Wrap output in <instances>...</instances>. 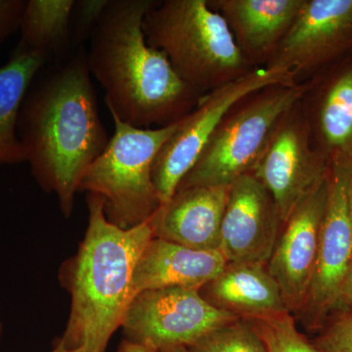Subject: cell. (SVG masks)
I'll use <instances>...</instances> for the list:
<instances>
[{"label":"cell","mask_w":352,"mask_h":352,"mask_svg":"<svg viewBox=\"0 0 352 352\" xmlns=\"http://www.w3.org/2000/svg\"><path fill=\"white\" fill-rule=\"evenodd\" d=\"M300 109L315 149L327 160H352V56L305 82Z\"/></svg>","instance_id":"14"},{"label":"cell","mask_w":352,"mask_h":352,"mask_svg":"<svg viewBox=\"0 0 352 352\" xmlns=\"http://www.w3.org/2000/svg\"><path fill=\"white\" fill-rule=\"evenodd\" d=\"M108 3L109 0H76L69 19L74 50L82 47L88 39L90 41Z\"/></svg>","instance_id":"23"},{"label":"cell","mask_w":352,"mask_h":352,"mask_svg":"<svg viewBox=\"0 0 352 352\" xmlns=\"http://www.w3.org/2000/svg\"><path fill=\"white\" fill-rule=\"evenodd\" d=\"M199 292L210 305L238 318H259L289 311L266 264L227 263L219 276Z\"/></svg>","instance_id":"18"},{"label":"cell","mask_w":352,"mask_h":352,"mask_svg":"<svg viewBox=\"0 0 352 352\" xmlns=\"http://www.w3.org/2000/svg\"><path fill=\"white\" fill-rule=\"evenodd\" d=\"M237 316L208 302L198 289L170 287L147 289L132 298L118 352H160L189 347Z\"/></svg>","instance_id":"7"},{"label":"cell","mask_w":352,"mask_h":352,"mask_svg":"<svg viewBox=\"0 0 352 352\" xmlns=\"http://www.w3.org/2000/svg\"><path fill=\"white\" fill-rule=\"evenodd\" d=\"M305 88V82L279 83L241 99L219 122L177 190L230 186L241 176L252 175L280 122L300 100Z\"/></svg>","instance_id":"6"},{"label":"cell","mask_w":352,"mask_h":352,"mask_svg":"<svg viewBox=\"0 0 352 352\" xmlns=\"http://www.w3.org/2000/svg\"><path fill=\"white\" fill-rule=\"evenodd\" d=\"M305 0H208L226 20L252 69L265 68L295 22Z\"/></svg>","instance_id":"15"},{"label":"cell","mask_w":352,"mask_h":352,"mask_svg":"<svg viewBox=\"0 0 352 352\" xmlns=\"http://www.w3.org/2000/svg\"><path fill=\"white\" fill-rule=\"evenodd\" d=\"M268 352H320L296 327L291 312L248 319Z\"/></svg>","instance_id":"21"},{"label":"cell","mask_w":352,"mask_h":352,"mask_svg":"<svg viewBox=\"0 0 352 352\" xmlns=\"http://www.w3.org/2000/svg\"><path fill=\"white\" fill-rule=\"evenodd\" d=\"M219 251H201L153 238L139 259L133 274L134 295L147 289H201L226 266Z\"/></svg>","instance_id":"17"},{"label":"cell","mask_w":352,"mask_h":352,"mask_svg":"<svg viewBox=\"0 0 352 352\" xmlns=\"http://www.w3.org/2000/svg\"><path fill=\"white\" fill-rule=\"evenodd\" d=\"M76 0H27L21 17L18 44L58 61L74 52L69 19Z\"/></svg>","instance_id":"20"},{"label":"cell","mask_w":352,"mask_h":352,"mask_svg":"<svg viewBox=\"0 0 352 352\" xmlns=\"http://www.w3.org/2000/svg\"><path fill=\"white\" fill-rule=\"evenodd\" d=\"M283 222L270 192L252 175L229 186L219 252L227 263L267 264Z\"/></svg>","instance_id":"13"},{"label":"cell","mask_w":352,"mask_h":352,"mask_svg":"<svg viewBox=\"0 0 352 352\" xmlns=\"http://www.w3.org/2000/svg\"><path fill=\"white\" fill-rule=\"evenodd\" d=\"M150 46L162 51L176 74L207 94L251 74L222 16L208 0L157 1L143 22Z\"/></svg>","instance_id":"4"},{"label":"cell","mask_w":352,"mask_h":352,"mask_svg":"<svg viewBox=\"0 0 352 352\" xmlns=\"http://www.w3.org/2000/svg\"><path fill=\"white\" fill-rule=\"evenodd\" d=\"M87 232L69 271L71 311L56 346L105 352L135 296L134 271L155 237L154 224L150 219L120 228L106 217L101 197L87 194Z\"/></svg>","instance_id":"3"},{"label":"cell","mask_w":352,"mask_h":352,"mask_svg":"<svg viewBox=\"0 0 352 352\" xmlns=\"http://www.w3.org/2000/svg\"><path fill=\"white\" fill-rule=\"evenodd\" d=\"M157 2L109 0L87 51L88 68L105 90L109 112L140 129L179 122L205 95L185 82L168 57L148 44L143 22Z\"/></svg>","instance_id":"2"},{"label":"cell","mask_w":352,"mask_h":352,"mask_svg":"<svg viewBox=\"0 0 352 352\" xmlns=\"http://www.w3.org/2000/svg\"><path fill=\"white\" fill-rule=\"evenodd\" d=\"M50 352H87V351L83 349H63V347L55 346V349H53V351H50Z\"/></svg>","instance_id":"27"},{"label":"cell","mask_w":352,"mask_h":352,"mask_svg":"<svg viewBox=\"0 0 352 352\" xmlns=\"http://www.w3.org/2000/svg\"><path fill=\"white\" fill-rule=\"evenodd\" d=\"M327 182L316 266L307 298L296 312L310 329L321 327L337 311L340 286L352 259V160L331 162Z\"/></svg>","instance_id":"9"},{"label":"cell","mask_w":352,"mask_h":352,"mask_svg":"<svg viewBox=\"0 0 352 352\" xmlns=\"http://www.w3.org/2000/svg\"><path fill=\"white\" fill-rule=\"evenodd\" d=\"M279 83L296 82L284 69H256L244 78L201 97L196 108L179 120L175 131L155 160L153 182L162 206L175 195L180 182L196 163L229 110L247 95Z\"/></svg>","instance_id":"8"},{"label":"cell","mask_w":352,"mask_h":352,"mask_svg":"<svg viewBox=\"0 0 352 352\" xmlns=\"http://www.w3.org/2000/svg\"><path fill=\"white\" fill-rule=\"evenodd\" d=\"M111 116L115 131L106 149L85 170L78 191L101 197L109 221L131 229L152 219L162 207L153 168L179 122L140 129Z\"/></svg>","instance_id":"5"},{"label":"cell","mask_w":352,"mask_h":352,"mask_svg":"<svg viewBox=\"0 0 352 352\" xmlns=\"http://www.w3.org/2000/svg\"><path fill=\"white\" fill-rule=\"evenodd\" d=\"M337 310L352 315V259L340 286Z\"/></svg>","instance_id":"26"},{"label":"cell","mask_w":352,"mask_h":352,"mask_svg":"<svg viewBox=\"0 0 352 352\" xmlns=\"http://www.w3.org/2000/svg\"><path fill=\"white\" fill-rule=\"evenodd\" d=\"M27 0H0V46L19 31Z\"/></svg>","instance_id":"25"},{"label":"cell","mask_w":352,"mask_h":352,"mask_svg":"<svg viewBox=\"0 0 352 352\" xmlns=\"http://www.w3.org/2000/svg\"><path fill=\"white\" fill-rule=\"evenodd\" d=\"M327 197L326 176L284 222L266 264L268 272L281 289L289 312L296 314L302 308L311 284Z\"/></svg>","instance_id":"12"},{"label":"cell","mask_w":352,"mask_h":352,"mask_svg":"<svg viewBox=\"0 0 352 352\" xmlns=\"http://www.w3.org/2000/svg\"><path fill=\"white\" fill-rule=\"evenodd\" d=\"M320 352H352V315L342 314L315 340Z\"/></svg>","instance_id":"24"},{"label":"cell","mask_w":352,"mask_h":352,"mask_svg":"<svg viewBox=\"0 0 352 352\" xmlns=\"http://www.w3.org/2000/svg\"><path fill=\"white\" fill-rule=\"evenodd\" d=\"M85 46L43 67L28 88L17 134L39 186L56 194L65 217L74 210L85 170L110 138L99 115Z\"/></svg>","instance_id":"1"},{"label":"cell","mask_w":352,"mask_h":352,"mask_svg":"<svg viewBox=\"0 0 352 352\" xmlns=\"http://www.w3.org/2000/svg\"><path fill=\"white\" fill-rule=\"evenodd\" d=\"M329 163L310 140L300 100L280 122L252 175L270 192L282 222L327 176Z\"/></svg>","instance_id":"11"},{"label":"cell","mask_w":352,"mask_h":352,"mask_svg":"<svg viewBox=\"0 0 352 352\" xmlns=\"http://www.w3.org/2000/svg\"><path fill=\"white\" fill-rule=\"evenodd\" d=\"M1 335H2V325H1V323H0V338H1Z\"/></svg>","instance_id":"29"},{"label":"cell","mask_w":352,"mask_h":352,"mask_svg":"<svg viewBox=\"0 0 352 352\" xmlns=\"http://www.w3.org/2000/svg\"><path fill=\"white\" fill-rule=\"evenodd\" d=\"M351 56L352 0H305L265 68L284 69L302 83Z\"/></svg>","instance_id":"10"},{"label":"cell","mask_w":352,"mask_h":352,"mask_svg":"<svg viewBox=\"0 0 352 352\" xmlns=\"http://www.w3.org/2000/svg\"><path fill=\"white\" fill-rule=\"evenodd\" d=\"M160 352H191L188 347L185 346H176L171 347V349H164V351H162Z\"/></svg>","instance_id":"28"},{"label":"cell","mask_w":352,"mask_h":352,"mask_svg":"<svg viewBox=\"0 0 352 352\" xmlns=\"http://www.w3.org/2000/svg\"><path fill=\"white\" fill-rule=\"evenodd\" d=\"M229 186L179 189L152 217L155 238L201 251H219Z\"/></svg>","instance_id":"16"},{"label":"cell","mask_w":352,"mask_h":352,"mask_svg":"<svg viewBox=\"0 0 352 352\" xmlns=\"http://www.w3.org/2000/svg\"><path fill=\"white\" fill-rule=\"evenodd\" d=\"M50 60L17 43L0 66V166L27 162L17 134L18 116L28 88Z\"/></svg>","instance_id":"19"},{"label":"cell","mask_w":352,"mask_h":352,"mask_svg":"<svg viewBox=\"0 0 352 352\" xmlns=\"http://www.w3.org/2000/svg\"><path fill=\"white\" fill-rule=\"evenodd\" d=\"M188 349L191 352H268L251 322L245 318L215 329Z\"/></svg>","instance_id":"22"}]
</instances>
